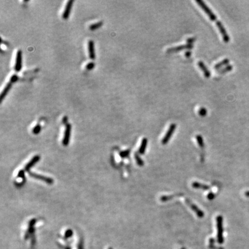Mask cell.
Wrapping results in <instances>:
<instances>
[{"mask_svg":"<svg viewBox=\"0 0 249 249\" xmlns=\"http://www.w3.org/2000/svg\"><path fill=\"white\" fill-rule=\"evenodd\" d=\"M195 2L198 3V5L202 9V10L206 13V15L209 16V19L215 22L216 23V26L219 28V30L220 31V32L222 36V39L224 41L225 43H227L229 40V37L227 33V32L226 29H225L224 27L223 26L222 24L221 23L220 21L218 20V17L215 15V14L212 11V10L203 2L201 0H195Z\"/></svg>","mask_w":249,"mask_h":249,"instance_id":"6da1fadb","label":"cell"},{"mask_svg":"<svg viewBox=\"0 0 249 249\" xmlns=\"http://www.w3.org/2000/svg\"><path fill=\"white\" fill-rule=\"evenodd\" d=\"M217 222V228H218V235L217 240L219 244H222L224 242L223 237V219L221 216H218L216 218Z\"/></svg>","mask_w":249,"mask_h":249,"instance_id":"7a4b0ae2","label":"cell"},{"mask_svg":"<svg viewBox=\"0 0 249 249\" xmlns=\"http://www.w3.org/2000/svg\"><path fill=\"white\" fill-rule=\"evenodd\" d=\"M176 128V125L175 123H172L169 126V128H168V129L166 133V135L165 136V137H163L162 141V144L166 145L167 144V142L169 141V140L172 137L173 133H174Z\"/></svg>","mask_w":249,"mask_h":249,"instance_id":"3957f363","label":"cell"},{"mask_svg":"<svg viewBox=\"0 0 249 249\" xmlns=\"http://www.w3.org/2000/svg\"><path fill=\"white\" fill-rule=\"evenodd\" d=\"M193 48V45L190 44H186V45H183L181 46H178L176 47H170L167 50V53H176L179 52L181 50H185V49H192Z\"/></svg>","mask_w":249,"mask_h":249,"instance_id":"277c9868","label":"cell"},{"mask_svg":"<svg viewBox=\"0 0 249 249\" xmlns=\"http://www.w3.org/2000/svg\"><path fill=\"white\" fill-rule=\"evenodd\" d=\"M186 203L190 206V207L191 208V209L196 213V215H197V216L198 218H202L204 216V212H202L200 209H199L197 205H195V204H194L193 203H192L188 199H186Z\"/></svg>","mask_w":249,"mask_h":249,"instance_id":"5b68a950","label":"cell"},{"mask_svg":"<svg viewBox=\"0 0 249 249\" xmlns=\"http://www.w3.org/2000/svg\"><path fill=\"white\" fill-rule=\"evenodd\" d=\"M22 52L21 50L17 51L16 54V62L15 65V70L16 72H19L22 69Z\"/></svg>","mask_w":249,"mask_h":249,"instance_id":"8992f818","label":"cell"},{"mask_svg":"<svg viewBox=\"0 0 249 249\" xmlns=\"http://www.w3.org/2000/svg\"><path fill=\"white\" fill-rule=\"evenodd\" d=\"M70 132H71V125L70 124H67L66 125L64 137L62 141L63 145H67L68 144L69 140L70 139Z\"/></svg>","mask_w":249,"mask_h":249,"instance_id":"52a82bcc","label":"cell"},{"mask_svg":"<svg viewBox=\"0 0 249 249\" xmlns=\"http://www.w3.org/2000/svg\"><path fill=\"white\" fill-rule=\"evenodd\" d=\"M73 3V0H70V1H69L68 2V3H67V4H66V5L65 6L64 12L63 13V15H62V17H63V19L66 20V19H67L69 17V16L70 15V11H71V9H72V7Z\"/></svg>","mask_w":249,"mask_h":249,"instance_id":"ba28073f","label":"cell"},{"mask_svg":"<svg viewBox=\"0 0 249 249\" xmlns=\"http://www.w3.org/2000/svg\"><path fill=\"white\" fill-rule=\"evenodd\" d=\"M198 65L201 69V70L203 72L205 77L206 78H209L211 76V72L206 67V66L205 65V63L202 61H199L198 62Z\"/></svg>","mask_w":249,"mask_h":249,"instance_id":"9c48e42d","label":"cell"},{"mask_svg":"<svg viewBox=\"0 0 249 249\" xmlns=\"http://www.w3.org/2000/svg\"><path fill=\"white\" fill-rule=\"evenodd\" d=\"M88 51H89V58L92 59H95V53L94 43L92 40H89L88 42Z\"/></svg>","mask_w":249,"mask_h":249,"instance_id":"30bf717a","label":"cell"},{"mask_svg":"<svg viewBox=\"0 0 249 249\" xmlns=\"http://www.w3.org/2000/svg\"><path fill=\"white\" fill-rule=\"evenodd\" d=\"M12 83H11L10 82H9V83H8V84L6 85V86H5V88L3 89V90L2 91V92H1V96H0V102H1V103L2 102L3 99L5 98V97L6 96V95L8 94V92H9V90L10 89V88H11V86H12Z\"/></svg>","mask_w":249,"mask_h":249,"instance_id":"8fae6325","label":"cell"},{"mask_svg":"<svg viewBox=\"0 0 249 249\" xmlns=\"http://www.w3.org/2000/svg\"><path fill=\"white\" fill-rule=\"evenodd\" d=\"M192 186L193 188H195V189H202L204 190H208L210 189V186L202 184V183L197 182H193Z\"/></svg>","mask_w":249,"mask_h":249,"instance_id":"7c38bea8","label":"cell"},{"mask_svg":"<svg viewBox=\"0 0 249 249\" xmlns=\"http://www.w3.org/2000/svg\"><path fill=\"white\" fill-rule=\"evenodd\" d=\"M147 144H148V139L146 138H144L142 139L141 141V144L138 151L139 153L143 155L145 153V150H146V148L147 146Z\"/></svg>","mask_w":249,"mask_h":249,"instance_id":"4fadbf2b","label":"cell"},{"mask_svg":"<svg viewBox=\"0 0 249 249\" xmlns=\"http://www.w3.org/2000/svg\"><path fill=\"white\" fill-rule=\"evenodd\" d=\"M182 195H183L182 194H176L171 195H163V196L160 197V199L162 202H166V201H168L170 199H172L175 197H179V196H182Z\"/></svg>","mask_w":249,"mask_h":249,"instance_id":"5bb4252c","label":"cell"},{"mask_svg":"<svg viewBox=\"0 0 249 249\" xmlns=\"http://www.w3.org/2000/svg\"><path fill=\"white\" fill-rule=\"evenodd\" d=\"M30 175H31V176H33L34 178H38V179H42V180H43V181H45V182H47V183H51L53 182L52 179H50V178H47V177H45V176H42L41 175H37V174H32H32H31V173H30Z\"/></svg>","mask_w":249,"mask_h":249,"instance_id":"9a60e30c","label":"cell"},{"mask_svg":"<svg viewBox=\"0 0 249 249\" xmlns=\"http://www.w3.org/2000/svg\"><path fill=\"white\" fill-rule=\"evenodd\" d=\"M39 156H35L28 163L27 165V166H26V169H29L31 167H32V166H33L38 160H39Z\"/></svg>","mask_w":249,"mask_h":249,"instance_id":"2e32d148","label":"cell"},{"mask_svg":"<svg viewBox=\"0 0 249 249\" xmlns=\"http://www.w3.org/2000/svg\"><path fill=\"white\" fill-rule=\"evenodd\" d=\"M228 63H229V59H223L222 61H221L220 62H219V63H216V64L215 65L214 68H215V69H219V68H221L222 66H224V65H227Z\"/></svg>","mask_w":249,"mask_h":249,"instance_id":"e0dca14e","label":"cell"},{"mask_svg":"<svg viewBox=\"0 0 249 249\" xmlns=\"http://www.w3.org/2000/svg\"><path fill=\"white\" fill-rule=\"evenodd\" d=\"M196 139H197V141L198 142V145L201 148H204V139L202 137V136L200 135H197L196 136Z\"/></svg>","mask_w":249,"mask_h":249,"instance_id":"ac0fdd59","label":"cell"},{"mask_svg":"<svg viewBox=\"0 0 249 249\" xmlns=\"http://www.w3.org/2000/svg\"><path fill=\"white\" fill-rule=\"evenodd\" d=\"M102 25H103V22H99L98 23H95V24H93L89 26V29L91 30H95V29H96L100 27Z\"/></svg>","mask_w":249,"mask_h":249,"instance_id":"d6986e66","label":"cell"},{"mask_svg":"<svg viewBox=\"0 0 249 249\" xmlns=\"http://www.w3.org/2000/svg\"><path fill=\"white\" fill-rule=\"evenodd\" d=\"M232 66L231 65H228V66H227L226 67H225V68H222V69H221L219 70H218V73H219V74H222V73H225V72H228V71L231 70L232 69Z\"/></svg>","mask_w":249,"mask_h":249,"instance_id":"ffe728a7","label":"cell"},{"mask_svg":"<svg viewBox=\"0 0 249 249\" xmlns=\"http://www.w3.org/2000/svg\"><path fill=\"white\" fill-rule=\"evenodd\" d=\"M135 159L136 160V162H137V163L138 166H144V161L142 160V159L140 158V156L138 155V154L137 153H135Z\"/></svg>","mask_w":249,"mask_h":249,"instance_id":"44dd1931","label":"cell"},{"mask_svg":"<svg viewBox=\"0 0 249 249\" xmlns=\"http://www.w3.org/2000/svg\"><path fill=\"white\" fill-rule=\"evenodd\" d=\"M198 113H199V114L200 116H205L207 114V110H206V109L205 108L201 107L198 110Z\"/></svg>","mask_w":249,"mask_h":249,"instance_id":"7402d4cb","label":"cell"},{"mask_svg":"<svg viewBox=\"0 0 249 249\" xmlns=\"http://www.w3.org/2000/svg\"><path fill=\"white\" fill-rule=\"evenodd\" d=\"M129 154H130V150H129V149L126 150V151H123L120 153V155L121 156L122 158L128 157Z\"/></svg>","mask_w":249,"mask_h":249,"instance_id":"603a6c76","label":"cell"},{"mask_svg":"<svg viewBox=\"0 0 249 249\" xmlns=\"http://www.w3.org/2000/svg\"><path fill=\"white\" fill-rule=\"evenodd\" d=\"M72 234H73V232H72V231L71 229H68V230H66V231L65 232V237L66 238H70V237H71V236H72Z\"/></svg>","mask_w":249,"mask_h":249,"instance_id":"cb8c5ba5","label":"cell"},{"mask_svg":"<svg viewBox=\"0 0 249 249\" xmlns=\"http://www.w3.org/2000/svg\"><path fill=\"white\" fill-rule=\"evenodd\" d=\"M40 131V126L39 125H36L33 129V133L35 135L38 134Z\"/></svg>","mask_w":249,"mask_h":249,"instance_id":"d4e9b609","label":"cell"},{"mask_svg":"<svg viewBox=\"0 0 249 249\" xmlns=\"http://www.w3.org/2000/svg\"><path fill=\"white\" fill-rule=\"evenodd\" d=\"M197 38L195 37H192V38H189L186 40V42L188 43V44H190L192 45V43H194L195 40H196Z\"/></svg>","mask_w":249,"mask_h":249,"instance_id":"484cf974","label":"cell"},{"mask_svg":"<svg viewBox=\"0 0 249 249\" xmlns=\"http://www.w3.org/2000/svg\"><path fill=\"white\" fill-rule=\"evenodd\" d=\"M215 194L212 193V192H210V193H209V194L207 195V198L209 200L213 199L215 198Z\"/></svg>","mask_w":249,"mask_h":249,"instance_id":"4316f807","label":"cell"},{"mask_svg":"<svg viewBox=\"0 0 249 249\" xmlns=\"http://www.w3.org/2000/svg\"><path fill=\"white\" fill-rule=\"evenodd\" d=\"M94 66H95V63L93 62H90L86 65V68L88 70H91V69H93L94 68Z\"/></svg>","mask_w":249,"mask_h":249,"instance_id":"83f0119b","label":"cell"},{"mask_svg":"<svg viewBox=\"0 0 249 249\" xmlns=\"http://www.w3.org/2000/svg\"><path fill=\"white\" fill-rule=\"evenodd\" d=\"M17 79H18V77H17V75H13L12 76V77L10 78V82L11 83H14V82H16L17 80Z\"/></svg>","mask_w":249,"mask_h":249,"instance_id":"f1b7e54d","label":"cell"},{"mask_svg":"<svg viewBox=\"0 0 249 249\" xmlns=\"http://www.w3.org/2000/svg\"><path fill=\"white\" fill-rule=\"evenodd\" d=\"M191 54H192V52L190 51H188L185 53V56L188 58H189L191 56Z\"/></svg>","mask_w":249,"mask_h":249,"instance_id":"f546056e","label":"cell"},{"mask_svg":"<svg viewBox=\"0 0 249 249\" xmlns=\"http://www.w3.org/2000/svg\"><path fill=\"white\" fill-rule=\"evenodd\" d=\"M181 249H186L185 248H181Z\"/></svg>","mask_w":249,"mask_h":249,"instance_id":"4dcf8cb0","label":"cell"},{"mask_svg":"<svg viewBox=\"0 0 249 249\" xmlns=\"http://www.w3.org/2000/svg\"><path fill=\"white\" fill-rule=\"evenodd\" d=\"M109 249H112V248H109Z\"/></svg>","mask_w":249,"mask_h":249,"instance_id":"1f68e13d","label":"cell"}]
</instances>
